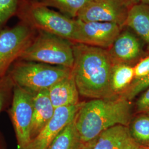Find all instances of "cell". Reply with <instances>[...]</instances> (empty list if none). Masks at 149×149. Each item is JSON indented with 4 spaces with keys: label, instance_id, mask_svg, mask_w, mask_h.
Here are the masks:
<instances>
[{
    "label": "cell",
    "instance_id": "cell-1",
    "mask_svg": "<svg viewBox=\"0 0 149 149\" xmlns=\"http://www.w3.org/2000/svg\"><path fill=\"white\" fill-rule=\"evenodd\" d=\"M71 73L80 95L93 99L111 98L110 74L113 62L107 49L73 43Z\"/></svg>",
    "mask_w": 149,
    "mask_h": 149
},
{
    "label": "cell",
    "instance_id": "cell-2",
    "mask_svg": "<svg viewBox=\"0 0 149 149\" xmlns=\"http://www.w3.org/2000/svg\"><path fill=\"white\" fill-rule=\"evenodd\" d=\"M132 116L130 101L122 96L93 99L84 103L75 117V125L82 142L97 138L118 125L129 126Z\"/></svg>",
    "mask_w": 149,
    "mask_h": 149
},
{
    "label": "cell",
    "instance_id": "cell-3",
    "mask_svg": "<svg viewBox=\"0 0 149 149\" xmlns=\"http://www.w3.org/2000/svg\"><path fill=\"white\" fill-rule=\"evenodd\" d=\"M71 73V69L64 66L19 60L7 72L15 85L32 94L48 90Z\"/></svg>",
    "mask_w": 149,
    "mask_h": 149
},
{
    "label": "cell",
    "instance_id": "cell-4",
    "mask_svg": "<svg viewBox=\"0 0 149 149\" xmlns=\"http://www.w3.org/2000/svg\"><path fill=\"white\" fill-rule=\"evenodd\" d=\"M18 11L22 21L33 29L47 32L74 43L76 21L36 1H22Z\"/></svg>",
    "mask_w": 149,
    "mask_h": 149
},
{
    "label": "cell",
    "instance_id": "cell-5",
    "mask_svg": "<svg viewBox=\"0 0 149 149\" xmlns=\"http://www.w3.org/2000/svg\"><path fill=\"white\" fill-rule=\"evenodd\" d=\"M38 31L18 60L72 69L74 62L73 43L47 32Z\"/></svg>",
    "mask_w": 149,
    "mask_h": 149
},
{
    "label": "cell",
    "instance_id": "cell-6",
    "mask_svg": "<svg viewBox=\"0 0 149 149\" xmlns=\"http://www.w3.org/2000/svg\"><path fill=\"white\" fill-rule=\"evenodd\" d=\"M34 29L22 22L15 27L0 32V77L7 74L31 43L36 36Z\"/></svg>",
    "mask_w": 149,
    "mask_h": 149
},
{
    "label": "cell",
    "instance_id": "cell-7",
    "mask_svg": "<svg viewBox=\"0 0 149 149\" xmlns=\"http://www.w3.org/2000/svg\"><path fill=\"white\" fill-rule=\"evenodd\" d=\"M33 96V94L15 85L13 100L7 111L15 133L18 149H25L31 141Z\"/></svg>",
    "mask_w": 149,
    "mask_h": 149
},
{
    "label": "cell",
    "instance_id": "cell-8",
    "mask_svg": "<svg viewBox=\"0 0 149 149\" xmlns=\"http://www.w3.org/2000/svg\"><path fill=\"white\" fill-rule=\"evenodd\" d=\"M74 43L107 49L122 31L117 24L102 22L82 21L76 19Z\"/></svg>",
    "mask_w": 149,
    "mask_h": 149
},
{
    "label": "cell",
    "instance_id": "cell-9",
    "mask_svg": "<svg viewBox=\"0 0 149 149\" xmlns=\"http://www.w3.org/2000/svg\"><path fill=\"white\" fill-rule=\"evenodd\" d=\"M128 11L119 0H91L76 19L82 21L113 23L123 28Z\"/></svg>",
    "mask_w": 149,
    "mask_h": 149
},
{
    "label": "cell",
    "instance_id": "cell-10",
    "mask_svg": "<svg viewBox=\"0 0 149 149\" xmlns=\"http://www.w3.org/2000/svg\"><path fill=\"white\" fill-rule=\"evenodd\" d=\"M84 103L56 108L52 119L24 149H48L61 131L74 120Z\"/></svg>",
    "mask_w": 149,
    "mask_h": 149
},
{
    "label": "cell",
    "instance_id": "cell-11",
    "mask_svg": "<svg viewBox=\"0 0 149 149\" xmlns=\"http://www.w3.org/2000/svg\"><path fill=\"white\" fill-rule=\"evenodd\" d=\"M107 50L113 64L130 65L138 61L144 53L138 38L129 30L123 29Z\"/></svg>",
    "mask_w": 149,
    "mask_h": 149
},
{
    "label": "cell",
    "instance_id": "cell-12",
    "mask_svg": "<svg viewBox=\"0 0 149 149\" xmlns=\"http://www.w3.org/2000/svg\"><path fill=\"white\" fill-rule=\"evenodd\" d=\"M132 137L129 126L118 125L102 132L95 139L92 149H140Z\"/></svg>",
    "mask_w": 149,
    "mask_h": 149
},
{
    "label": "cell",
    "instance_id": "cell-13",
    "mask_svg": "<svg viewBox=\"0 0 149 149\" xmlns=\"http://www.w3.org/2000/svg\"><path fill=\"white\" fill-rule=\"evenodd\" d=\"M55 110L49 96L48 90L33 94V117L30 132L31 140L52 119Z\"/></svg>",
    "mask_w": 149,
    "mask_h": 149
},
{
    "label": "cell",
    "instance_id": "cell-14",
    "mask_svg": "<svg viewBox=\"0 0 149 149\" xmlns=\"http://www.w3.org/2000/svg\"><path fill=\"white\" fill-rule=\"evenodd\" d=\"M48 93L55 109L79 104V92L72 73L48 89Z\"/></svg>",
    "mask_w": 149,
    "mask_h": 149
},
{
    "label": "cell",
    "instance_id": "cell-15",
    "mask_svg": "<svg viewBox=\"0 0 149 149\" xmlns=\"http://www.w3.org/2000/svg\"><path fill=\"white\" fill-rule=\"evenodd\" d=\"M124 27L132 29L149 48V6L140 3L128 11Z\"/></svg>",
    "mask_w": 149,
    "mask_h": 149
},
{
    "label": "cell",
    "instance_id": "cell-16",
    "mask_svg": "<svg viewBox=\"0 0 149 149\" xmlns=\"http://www.w3.org/2000/svg\"><path fill=\"white\" fill-rule=\"evenodd\" d=\"M134 79V66L128 64H113L110 74V88L113 96L122 95Z\"/></svg>",
    "mask_w": 149,
    "mask_h": 149
},
{
    "label": "cell",
    "instance_id": "cell-17",
    "mask_svg": "<svg viewBox=\"0 0 149 149\" xmlns=\"http://www.w3.org/2000/svg\"><path fill=\"white\" fill-rule=\"evenodd\" d=\"M84 143L75 125V118L61 131L48 149H81Z\"/></svg>",
    "mask_w": 149,
    "mask_h": 149
},
{
    "label": "cell",
    "instance_id": "cell-18",
    "mask_svg": "<svg viewBox=\"0 0 149 149\" xmlns=\"http://www.w3.org/2000/svg\"><path fill=\"white\" fill-rule=\"evenodd\" d=\"M91 0H39L40 3L48 7H54L71 18H77L80 12Z\"/></svg>",
    "mask_w": 149,
    "mask_h": 149
},
{
    "label": "cell",
    "instance_id": "cell-19",
    "mask_svg": "<svg viewBox=\"0 0 149 149\" xmlns=\"http://www.w3.org/2000/svg\"><path fill=\"white\" fill-rule=\"evenodd\" d=\"M130 132L142 146H149V114H139L130 123Z\"/></svg>",
    "mask_w": 149,
    "mask_h": 149
},
{
    "label": "cell",
    "instance_id": "cell-20",
    "mask_svg": "<svg viewBox=\"0 0 149 149\" xmlns=\"http://www.w3.org/2000/svg\"><path fill=\"white\" fill-rule=\"evenodd\" d=\"M15 85L7 73L0 77V113L7 111L13 100Z\"/></svg>",
    "mask_w": 149,
    "mask_h": 149
},
{
    "label": "cell",
    "instance_id": "cell-21",
    "mask_svg": "<svg viewBox=\"0 0 149 149\" xmlns=\"http://www.w3.org/2000/svg\"><path fill=\"white\" fill-rule=\"evenodd\" d=\"M149 87V74L139 80H134L131 85L120 96L129 101L132 100L136 96Z\"/></svg>",
    "mask_w": 149,
    "mask_h": 149
},
{
    "label": "cell",
    "instance_id": "cell-22",
    "mask_svg": "<svg viewBox=\"0 0 149 149\" xmlns=\"http://www.w3.org/2000/svg\"><path fill=\"white\" fill-rule=\"evenodd\" d=\"M18 0H0V27L18 11Z\"/></svg>",
    "mask_w": 149,
    "mask_h": 149
},
{
    "label": "cell",
    "instance_id": "cell-23",
    "mask_svg": "<svg viewBox=\"0 0 149 149\" xmlns=\"http://www.w3.org/2000/svg\"><path fill=\"white\" fill-rule=\"evenodd\" d=\"M135 79L139 80L149 74V55L140 59L134 66Z\"/></svg>",
    "mask_w": 149,
    "mask_h": 149
},
{
    "label": "cell",
    "instance_id": "cell-24",
    "mask_svg": "<svg viewBox=\"0 0 149 149\" xmlns=\"http://www.w3.org/2000/svg\"><path fill=\"white\" fill-rule=\"evenodd\" d=\"M136 111L138 114H149V87L143 91L136 102Z\"/></svg>",
    "mask_w": 149,
    "mask_h": 149
},
{
    "label": "cell",
    "instance_id": "cell-25",
    "mask_svg": "<svg viewBox=\"0 0 149 149\" xmlns=\"http://www.w3.org/2000/svg\"><path fill=\"white\" fill-rule=\"evenodd\" d=\"M128 10L141 2V0H119Z\"/></svg>",
    "mask_w": 149,
    "mask_h": 149
},
{
    "label": "cell",
    "instance_id": "cell-26",
    "mask_svg": "<svg viewBox=\"0 0 149 149\" xmlns=\"http://www.w3.org/2000/svg\"><path fill=\"white\" fill-rule=\"evenodd\" d=\"M0 149H7V145L4 134L0 130Z\"/></svg>",
    "mask_w": 149,
    "mask_h": 149
},
{
    "label": "cell",
    "instance_id": "cell-27",
    "mask_svg": "<svg viewBox=\"0 0 149 149\" xmlns=\"http://www.w3.org/2000/svg\"><path fill=\"white\" fill-rule=\"evenodd\" d=\"M95 139H94V140H92V141H89V142H88V143H85V144L84 145L83 147L82 148V149H92V147H93V145L94 143H95Z\"/></svg>",
    "mask_w": 149,
    "mask_h": 149
},
{
    "label": "cell",
    "instance_id": "cell-28",
    "mask_svg": "<svg viewBox=\"0 0 149 149\" xmlns=\"http://www.w3.org/2000/svg\"><path fill=\"white\" fill-rule=\"evenodd\" d=\"M140 3L149 6V0H141Z\"/></svg>",
    "mask_w": 149,
    "mask_h": 149
},
{
    "label": "cell",
    "instance_id": "cell-29",
    "mask_svg": "<svg viewBox=\"0 0 149 149\" xmlns=\"http://www.w3.org/2000/svg\"><path fill=\"white\" fill-rule=\"evenodd\" d=\"M140 149H149V146H141Z\"/></svg>",
    "mask_w": 149,
    "mask_h": 149
},
{
    "label": "cell",
    "instance_id": "cell-30",
    "mask_svg": "<svg viewBox=\"0 0 149 149\" xmlns=\"http://www.w3.org/2000/svg\"><path fill=\"white\" fill-rule=\"evenodd\" d=\"M36 1L37 0H22V1Z\"/></svg>",
    "mask_w": 149,
    "mask_h": 149
},
{
    "label": "cell",
    "instance_id": "cell-31",
    "mask_svg": "<svg viewBox=\"0 0 149 149\" xmlns=\"http://www.w3.org/2000/svg\"><path fill=\"white\" fill-rule=\"evenodd\" d=\"M21 1H22V0H21Z\"/></svg>",
    "mask_w": 149,
    "mask_h": 149
}]
</instances>
